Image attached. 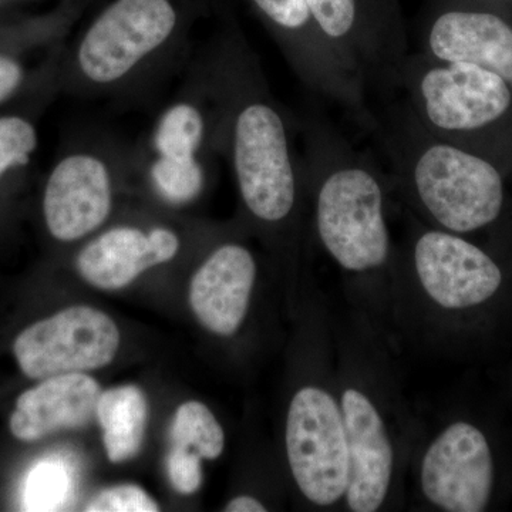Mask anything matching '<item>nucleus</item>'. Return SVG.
I'll list each match as a JSON object with an SVG mask.
<instances>
[{
  "label": "nucleus",
  "instance_id": "nucleus-1",
  "mask_svg": "<svg viewBox=\"0 0 512 512\" xmlns=\"http://www.w3.org/2000/svg\"><path fill=\"white\" fill-rule=\"evenodd\" d=\"M224 114V158L245 211L264 227L291 224L305 181L291 117L272 93L258 57L238 32L205 53Z\"/></svg>",
  "mask_w": 512,
  "mask_h": 512
},
{
  "label": "nucleus",
  "instance_id": "nucleus-2",
  "mask_svg": "<svg viewBox=\"0 0 512 512\" xmlns=\"http://www.w3.org/2000/svg\"><path fill=\"white\" fill-rule=\"evenodd\" d=\"M372 134L397 183L437 228L466 237L503 220L508 204L504 171L431 134L402 99L376 111Z\"/></svg>",
  "mask_w": 512,
  "mask_h": 512
},
{
  "label": "nucleus",
  "instance_id": "nucleus-3",
  "mask_svg": "<svg viewBox=\"0 0 512 512\" xmlns=\"http://www.w3.org/2000/svg\"><path fill=\"white\" fill-rule=\"evenodd\" d=\"M299 127L320 244L345 271L382 269L392 252L382 171L316 111L305 113Z\"/></svg>",
  "mask_w": 512,
  "mask_h": 512
},
{
  "label": "nucleus",
  "instance_id": "nucleus-4",
  "mask_svg": "<svg viewBox=\"0 0 512 512\" xmlns=\"http://www.w3.org/2000/svg\"><path fill=\"white\" fill-rule=\"evenodd\" d=\"M175 0H113L64 47L57 87L82 99H120L146 87L185 50Z\"/></svg>",
  "mask_w": 512,
  "mask_h": 512
},
{
  "label": "nucleus",
  "instance_id": "nucleus-5",
  "mask_svg": "<svg viewBox=\"0 0 512 512\" xmlns=\"http://www.w3.org/2000/svg\"><path fill=\"white\" fill-rule=\"evenodd\" d=\"M224 158V114L207 57L158 111L147 133L130 147L131 180L170 208L187 207L210 185Z\"/></svg>",
  "mask_w": 512,
  "mask_h": 512
},
{
  "label": "nucleus",
  "instance_id": "nucleus-6",
  "mask_svg": "<svg viewBox=\"0 0 512 512\" xmlns=\"http://www.w3.org/2000/svg\"><path fill=\"white\" fill-rule=\"evenodd\" d=\"M397 92L431 134L488 158L512 177V89L500 76L413 52Z\"/></svg>",
  "mask_w": 512,
  "mask_h": 512
},
{
  "label": "nucleus",
  "instance_id": "nucleus-7",
  "mask_svg": "<svg viewBox=\"0 0 512 512\" xmlns=\"http://www.w3.org/2000/svg\"><path fill=\"white\" fill-rule=\"evenodd\" d=\"M131 180L130 147L110 138L74 140L53 161L42 192L47 234L79 244L109 222L121 185Z\"/></svg>",
  "mask_w": 512,
  "mask_h": 512
},
{
  "label": "nucleus",
  "instance_id": "nucleus-8",
  "mask_svg": "<svg viewBox=\"0 0 512 512\" xmlns=\"http://www.w3.org/2000/svg\"><path fill=\"white\" fill-rule=\"evenodd\" d=\"M303 86L372 133L376 113L355 67L320 32L306 0H249Z\"/></svg>",
  "mask_w": 512,
  "mask_h": 512
},
{
  "label": "nucleus",
  "instance_id": "nucleus-9",
  "mask_svg": "<svg viewBox=\"0 0 512 512\" xmlns=\"http://www.w3.org/2000/svg\"><path fill=\"white\" fill-rule=\"evenodd\" d=\"M320 32L348 60L369 93L397 92L410 55L400 0H306Z\"/></svg>",
  "mask_w": 512,
  "mask_h": 512
},
{
  "label": "nucleus",
  "instance_id": "nucleus-10",
  "mask_svg": "<svg viewBox=\"0 0 512 512\" xmlns=\"http://www.w3.org/2000/svg\"><path fill=\"white\" fill-rule=\"evenodd\" d=\"M286 454L293 480L306 500L329 507L345 497L349 450L342 409L322 387L293 394L286 419Z\"/></svg>",
  "mask_w": 512,
  "mask_h": 512
},
{
  "label": "nucleus",
  "instance_id": "nucleus-11",
  "mask_svg": "<svg viewBox=\"0 0 512 512\" xmlns=\"http://www.w3.org/2000/svg\"><path fill=\"white\" fill-rule=\"evenodd\" d=\"M416 52L474 64L512 89V15L500 0H424Z\"/></svg>",
  "mask_w": 512,
  "mask_h": 512
},
{
  "label": "nucleus",
  "instance_id": "nucleus-12",
  "mask_svg": "<svg viewBox=\"0 0 512 512\" xmlns=\"http://www.w3.org/2000/svg\"><path fill=\"white\" fill-rule=\"evenodd\" d=\"M119 346V328L110 316L73 306L23 330L13 350L26 376L45 380L110 365Z\"/></svg>",
  "mask_w": 512,
  "mask_h": 512
},
{
  "label": "nucleus",
  "instance_id": "nucleus-13",
  "mask_svg": "<svg viewBox=\"0 0 512 512\" xmlns=\"http://www.w3.org/2000/svg\"><path fill=\"white\" fill-rule=\"evenodd\" d=\"M412 261L424 292L446 311H477L503 293V266L464 235L439 228L421 231Z\"/></svg>",
  "mask_w": 512,
  "mask_h": 512
},
{
  "label": "nucleus",
  "instance_id": "nucleus-14",
  "mask_svg": "<svg viewBox=\"0 0 512 512\" xmlns=\"http://www.w3.org/2000/svg\"><path fill=\"white\" fill-rule=\"evenodd\" d=\"M495 458L487 434L471 421L458 420L441 431L421 461L424 497L447 512H481L495 490Z\"/></svg>",
  "mask_w": 512,
  "mask_h": 512
},
{
  "label": "nucleus",
  "instance_id": "nucleus-15",
  "mask_svg": "<svg viewBox=\"0 0 512 512\" xmlns=\"http://www.w3.org/2000/svg\"><path fill=\"white\" fill-rule=\"evenodd\" d=\"M177 229L161 222H121L101 229L74 256L77 274L101 291H119L138 276L170 264L183 249Z\"/></svg>",
  "mask_w": 512,
  "mask_h": 512
},
{
  "label": "nucleus",
  "instance_id": "nucleus-16",
  "mask_svg": "<svg viewBox=\"0 0 512 512\" xmlns=\"http://www.w3.org/2000/svg\"><path fill=\"white\" fill-rule=\"evenodd\" d=\"M349 450L346 501L353 512L382 507L392 483L394 451L382 414L367 394L346 389L340 402Z\"/></svg>",
  "mask_w": 512,
  "mask_h": 512
},
{
  "label": "nucleus",
  "instance_id": "nucleus-17",
  "mask_svg": "<svg viewBox=\"0 0 512 512\" xmlns=\"http://www.w3.org/2000/svg\"><path fill=\"white\" fill-rule=\"evenodd\" d=\"M256 271L247 245L225 241L212 249L190 284V305L198 322L214 335H235L248 313Z\"/></svg>",
  "mask_w": 512,
  "mask_h": 512
},
{
  "label": "nucleus",
  "instance_id": "nucleus-18",
  "mask_svg": "<svg viewBox=\"0 0 512 512\" xmlns=\"http://www.w3.org/2000/svg\"><path fill=\"white\" fill-rule=\"evenodd\" d=\"M100 386L84 373L49 377L19 397L10 417L16 439L36 441L60 430L83 429L97 416Z\"/></svg>",
  "mask_w": 512,
  "mask_h": 512
},
{
  "label": "nucleus",
  "instance_id": "nucleus-19",
  "mask_svg": "<svg viewBox=\"0 0 512 512\" xmlns=\"http://www.w3.org/2000/svg\"><path fill=\"white\" fill-rule=\"evenodd\" d=\"M64 47L56 28L0 36V111L59 92Z\"/></svg>",
  "mask_w": 512,
  "mask_h": 512
},
{
  "label": "nucleus",
  "instance_id": "nucleus-20",
  "mask_svg": "<svg viewBox=\"0 0 512 512\" xmlns=\"http://www.w3.org/2000/svg\"><path fill=\"white\" fill-rule=\"evenodd\" d=\"M97 419L111 463H126L138 456L148 424L147 397L140 387L126 384L101 393Z\"/></svg>",
  "mask_w": 512,
  "mask_h": 512
},
{
  "label": "nucleus",
  "instance_id": "nucleus-21",
  "mask_svg": "<svg viewBox=\"0 0 512 512\" xmlns=\"http://www.w3.org/2000/svg\"><path fill=\"white\" fill-rule=\"evenodd\" d=\"M46 101H28L0 111V191L19 183L35 165L40 136L33 106Z\"/></svg>",
  "mask_w": 512,
  "mask_h": 512
},
{
  "label": "nucleus",
  "instance_id": "nucleus-22",
  "mask_svg": "<svg viewBox=\"0 0 512 512\" xmlns=\"http://www.w3.org/2000/svg\"><path fill=\"white\" fill-rule=\"evenodd\" d=\"M170 436L173 446L190 450L202 460H217L225 448L220 421L200 402H187L178 407Z\"/></svg>",
  "mask_w": 512,
  "mask_h": 512
},
{
  "label": "nucleus",
  "instance_id": "nucleus-23",
  "mask_svg": "<svg viewBox=\"0 0 512 512\" xmlns=\"http://www.w3.org/2000/svg\"><path fill=\"white\" fill-rule=\"evenodd\" d=\"M70 493V477L62 463L46 460L30 471L23 493L26 511L59 510Z\"/></svg>",
  "mask_w": 512,
  "mask_h": 512
},
{
  "label": "nucleus",
  "instance_id": "nucleus-24",
  "mask_svg": "<svg viewBox=\"0 0 512 512\" xmlns=\"http://www.w3.org/2000/svg\"><path fill=\"white\" fill-rule=\"evenodd\" d=\"M87 512H157L160 505L134 484L117 485L97 494L87 503Z\"/></svg>",
  "mask_w": 512,
  "mask_h": 512
},
{
  "label": "nucleus",
  "instance_id": "nucleus-25",
  "mask_svg": "<svg viewBox=\"0 0 512 512\" xmlns=\"http://www.w3.org/2000/svg\"><path fill=\"white\" fill-rule=\"evenodd\" d=\"M202 458L181 447H171L167 458V473L170 483L177 493L192 495L200 490L204 474H202Z\"/></svg>",
  "mask_w": 512,
  "mask_h": 512
},
{
  "label": "nucleus",
  "instance_id": "nucleus-26",
  "mask_svg": "<svg viewBox=\"0 0 512 512\" xmlns=\"http://www.w3.org/2000/svg\"><path fill=\"white\" fill-rule=\"evenodd\" d=\"M225 511L228 512H265L264 504L259 503L254 497L249 495H239L234 500L229 501Z\"/></svg>",
  "mask_w": 512,
  "mask_h": 512
},
{
  "label": "nucleus",
  "instance_id": "nucleus-27",
  "mask_svg": "<svg viewBox=\"0 0 512 512\" xmlns=\"http://www.w3.org/2000/svg\"><path fill=\"white\" fill-rule=\"evenodd\" d=\"M501 3L505 6V9L512 15V0H500Z\"/></svg>",
  "mask_w": 512,
  "mask_h": 512
}]
</instances>
